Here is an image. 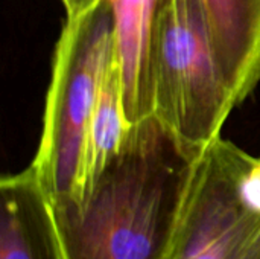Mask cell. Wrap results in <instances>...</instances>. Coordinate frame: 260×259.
I'll return each instance as SVG.
<instances>
[{"instance_id":"obj_1","label":"cell","mask_w":260,"mask_h":259,"mask_svg":"<svg viewBox=\"0 0 260 259\" xmlns=\"http://www.w3.org/2000/svg\"><path fill=\"white\" fill-rule=\"evenodd\" d=\"M200 156L155 116L131 127L81 203H52L66 259H169Z\"/></svg>"},{"instance_id":"obj_2","label":"cell","mask_w":260,"mask_h":259,"mask_svg":"<svg viewBox=\"0 0 260 259\" xmlns=\"http://www.w3.org/2000/svg\"><path fill=\"white\" fill-rule=\"evenodd\" d=\"M114 55L110 0H98L79 15L66 18L53 53L41 139L30 163L52 203L81 198L88 128Z\"/></svg>"},{"instance_id":"obj_3","label":"cell","mask_w":260,"mask_h":259,"mask_svg":"<svg viewBox=\"0 0 260 259\" xmlns=\"http://www.w3.org/2000/svg\"><path fill=\"white\" fill-rule=\"evenodd\" d=\"M154 116L201 156L236 108L218 63L200 0H165L154 53Z\"/></svg>"},{"instance_id":"obj_4","label":"cell","mask_w":260,"mask_h":259,"mask_svg":"<svg viewBox=\"0 0 260 259\" xmlns=\"http://www.w3.org/2000/svg\"><path fill=\"white\" fill-rule=\"evenodd\" d=\"M169 259H260L259 159L222 137L198 157Z\"/></svg>"},{"instance_id":"obj_5","label":"cell","mask_w":260,"mask_h":259,"mask_svg":"<svg viewBox=\"0 0 260 259\" xmlns=\"http://www.w3.org/2000/svg\"><path fill=\"white\" fill-rule=\"evenodd\" d=\"M0 259H66L52 200L35 169L0 182Z\"/></svg>"},{"instance_id":"obj_6","label":"cell","mask_w":260,"mask_h":259,"mask_svg":"<svg viewBox=\"0 0 260 259\" xmlns=\"http://www.w3.org/2000/svg\"><path fill=\"white\" fill-rule=\"evenodd\" d=\"M200 5L238 107L260 82V0H200Z\"/></svg>"},{"instance_id":"obj_7","label":"cell","mask_w":260,"mask_h":259,"mask_svg":"<svg viewBox=\"0 0 260 259\" xmlns=\"http://www.w3.org/2000/svg\"><path fill=\"white\" fill-rule=\"evenodd\" d=\"M114 14L116 60L131 125L154 116L152 53L165 0H110Z\"/></svg>"},{"instance_id":"obj_8","label":"cell","mask_w":260,"mask_h":259,"mask_svg":"<svg viewBox=\"0 0 260 259\" xmlns=\"http://www.w3.org/2000/svg\"><path fill=\"white\" fill-rule=\"evenodd\" d=\"M131 127L133 125L128 121L125 108L122 72L114 55L105 72L88 128L82 171V189L78 203L85 198L105 166L119 154L131 131Z\"/></svg>"},{"instance_id":"obj_9","label":"cell","mask_w":260,"mask_h":259,"mask_svg":"<svg viewBox=\"0 0 260 259\" xmlns=\"http://www.w3.org/2000/svg\"><path fill=\"white\" fill-rule=\"evenodd\" d=\"M61 2L66 8V18H70L79 15L91 5H94L98 0H61Z\"/></svg>"},{"instance_id":"obj_10","label":"cell","mask_w":260,"mask_h":259,"mask_svg":"<svg viewBox=\"0 0 260 259\" xmlns=\"http://www.w3.org/2000/svg\"><path fill=\"white\" fill-rule=\"evenodd\" d=\"M259 166H260V159H259Z\"/></svg>"}]
</instances>
